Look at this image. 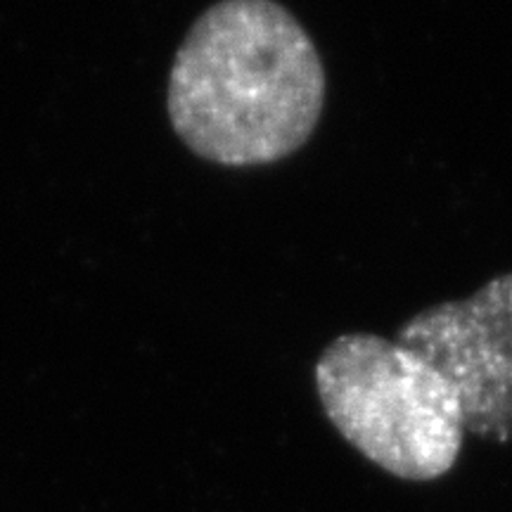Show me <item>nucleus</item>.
I'll use <instances>...</instances> for the list:
<instances>
[{
	"mask_svg": "<svg viewBox=\"0 0 512 512\" xmlns=\"http://www.w3.org/2000/svg\"><path fill=\"white\" fill-rule=\"evenodd\" d=\"M325 93L316 43L290 10L275 0H219L178 48L166 107L192 155L240 169L302 150Z\"/></svg>",
	"mask_w": 512,
	"mask_h": 512,
	"instance_id": "nucleus-1",
	"label": "nucleus"
},
{
	"mask_svg": "<svg viewBox=\"0 0 512 512\" xmlns=\"http://www.w3.org/2000/svg\"><path fill=\"white\" fill-rule=\"evenodd\" d=\"M332 427L370 463L406 482H434L463 451L453 384L418 351L370 332L332 339L313 368Z\"/></svg>",
	"mask_w": 512,
	"mask_h": 512,
	"instance_id": "nucleus-2",
	"label": "nucleus"
},
{
	"mask_svg": "<svg viewBox=\"0 0 512 512\" xmlns=\"http://www.w3.org/2000/svg\"><path fill=\"white\" fill-rule=\"evenodd\" d=\"M396 342L453 384L465 432L494 444L512 441V273L415 313L396 330Z\"/></svg>",
	"mask_w": 512,
	"mask_h": 512,
	"instance_id": "nucleus-3",
	"label": "nucleus"
}]
</instances>
